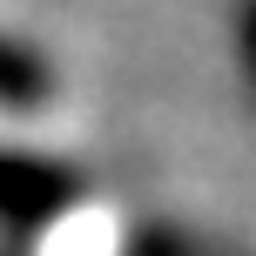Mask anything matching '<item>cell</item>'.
Listing matches in <instances>:
<instances>
[{
	"label": "cell",
	"instance_id": "6da1fadb",
	"mask_svg": "<svg viewBox=\"0 0 256 256\" xmlns=\"http://www.w3.org/2000/svg\"><path fill=\"white\" fill-rule=\"evenodd\" d=\"M61 196H68V176H61V168H40V162H20V155H0V216H14V222L48 216Z\"/></svg>",
	"mask_w": 256,
	"mask_h": 256
}]
</instances>
